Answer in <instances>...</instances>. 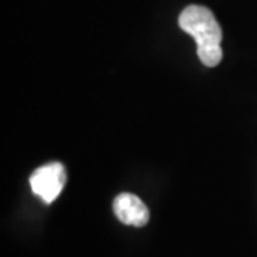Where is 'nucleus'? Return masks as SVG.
Instances as JSON below:
<instances>
[{"label":"nucleus","mask_w":257,"mask_h":257,"mask_svg":"<svg viewBox=\"0 0 257 257\" xmlns=\"http://www.w3.org/2000/svg\"><path fill=\"white\" fill-rule=\"evenodd\" d=\"M29 182L32 192L43 202L50 204L55 202L63 190L66 184V169L59 162L40 166L32 173Z\"/></svg>","instance_id":"obj_2"},{"label":"nucleus","mask_w":257,"mask_h":257,"mask_svg":"<svg viewBox=\"0 0 257 257\" xmlns=\"http://www.w3.org/2000/svg\"><path fill=\"white\" fill-rule=\"evenodd\" d=\"M113 211L123 224L143 227L146 226L150 213L145 203L132 193H120L113 202Z\"/></svg>","instance_id":"obj_3"},{"label":"nucleus","mask_w":257,"mask_h":257,"mask_svg":"<svg viewBox=\"0 0 257 257\" xmlns=\"http://www.w3.org/2000/svg\"><path fill=\"white\" fill-rule=\"evenodd\" d=\"M179 25L182 30L194 37L197 43V56L204 66L216 67L223 59L220 25L213 12L204 6L190 5L180 13Z\"/></svg>","instance_id":"obj_1"}]
</instances>
